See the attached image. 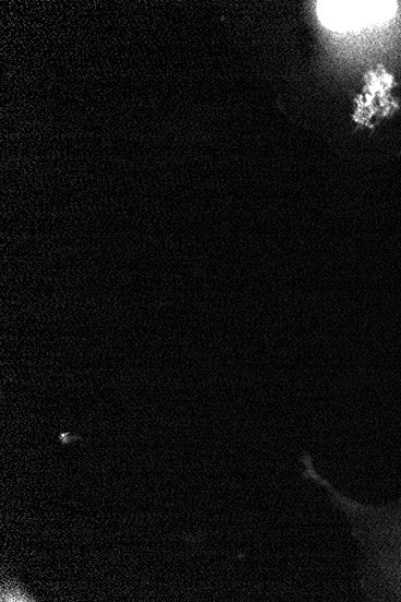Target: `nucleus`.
<instances>
[{
    "instance_id": "obj_1",
    "label": "nucleus",
    "mask_w": 401,
    "mask_h": 602,
    "mask_svg": "<svg viewBox=\"0 0 401 602\" xmlns=\"http://www.w3.org/2000/svg\"><path fill=\"white\" fill-rule=\"evenodd\" d=\"M396 2H318V19L330 31L361 29L391 20Z\"/></svg>"
}]
</instances>
